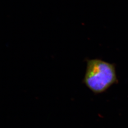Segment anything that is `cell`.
I'll list each match as a JSON object with an SVG mask.
<instances>
[{
	"instance_id": "obj_1",
	"label": "cell",
	"mask_w": 128,
	"mask_h": 128,
	"mask_svg": "<svg viewBox=\"0 0 128 128\" xmlns=\"http://www.w3.org/2000/svg\"><path fill=\"white\" fill-rule=\"evenodd\" d=\"M86 63L83 82L94 93H102L118 82L115 64L98 58L87 60Z\"/></svg>"
}]
</instances>
